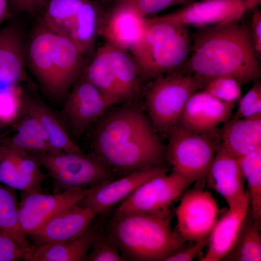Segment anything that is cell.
Returning <instances> with one entry per match:
<instances>
[{
    "instance_id": "29",
    "label": "cell",
    "mask_w": 261,
    "mask_h": 261,
    "mask_svg": "<svg viewBox=\"0 0 261 261\" xmlns=\"http://www.w3.org/2000/svg\"><path fill=\"white\" fill-rule=\"evenodd\" d=\"M248 188L254 223L259 225L261 218V147L237 158Z\"/></svg>"
},
{
    "instance_id": "1",
    "label": "cell",
    "mask_w": 261,
    "mask_h": 261,
    "mask_svg": "<svg viewBox=\"0 0 261 261\" xmlns=\"http://www.w3.org/2000/svg\"><path fill=\"white\" fill-rule=\"evenodd\" d=\"M259 60L249 28L242 18L198 28L191 35L189 57L181 72L203 83L220 76H230L241 85L261 76Z\"/></svg>"
},
{
    "instance_id": "41",
    "label": "cell",
    "mask_w": 261,
    "mask_h": 261,
    "mask_svg": "<svg viewBox=\"0 0 261 261\" xmlns=\"http://www.w3.org/2000/svg\"><path fill=\"white\" fill-rule=\"evenodd\" d=\"M12 16L8 0H0V27L3 22Z\"/></svg>"
},
{
    "instance_id": "11",
    "label": "cell",
    "mask_w": 261,
    "mask_h": 261,
    "mask_svg": "<svg viewBox=\"0 0 261 261\" xmlns=\"http://www.w3.org/2000/svg\"><path fill=\"white\" fill-rule=\"evenodd\" d=\"M219 213L218 204L210 192L201 188L189 190L176 208L175 232L183 243L209 238Z\"/></svg>"
},
{
    "instance_id": "42",
    "label": "cell",
    "mask_w": 261,
    "mask_h": 261,
    "mask_svg": "<svg viewBox=\"0 0 261 261\" xmlns=\"http://www.w3.org/2000/svg\"><path fill=\"white\" fill-rule=\"evenodd\" d=\"M108 12L114 0H96Z\"/></svg>"
},
{
    "instance_id": "30",
    "label": "cell",
    "mask_w": 261,
    "mask_h": 261,
    "mask_svg": "<svg viewBox=\"0 0 261 261\" xmlns=\"http://www.w3.org/2000/svg\"><path fill=\"white\" fill-rule=\"evenodd\" d=\"M18 205L15 190L0 183V231L9 233L20 244L31 246L20 224Z\"/></svg>"
},
{
    "instance_id": "32",
    "label": "cell",
    "mask_w": 261,
    "mask_h": 261,
    "mask_svg": "<svg viewBox=\"0 0 261 261\" xmlns=\"http://www.w3.org/2000/svg\"><path fill=\"white\" fill-rule=\"evenodd\" d=\"M259 226L254 223L245 227V229L243 226L238 240L231 251H234L233 260L261 261V235Z\"/></svg>"
},
{
    "instance_id": "8",
    "label": "cell",
    "mask_w": 261,
    "mask_h": 261,
    "mask_svg": "<svg viewBox=\"0 0 261 261\" xmlns=\"http://www.w3.org/2000/svg\"><path fill=\"white\" fill-rule=\"evenodd\" d=\"M32 154L51 177L55 193L92 188L114 179L116 175L98 160L84 153Z\"/></svg>"
},
{
    "instance_id": "4",
    "label": "cell",
    "mask_w": 261,
    "mask_h": 261,
    "mask_svg": "<svg viewBox=\"0 0 261 261\" xmlns=\"http://www.w3.org/2000/svg\"><path fill=\"white\" fill-rule=\"evenodd\" d=\"M170 221V215L115 212L107 230L125 261H164L183 244Z\"/></svg>"
},
{
    "instance_id": "6",
    "label": "cell",
    "mask_w": 261,
    "mask_h": 261,
    "mask_svg": "<svg viewBox=\"0 0 261 261\" xmlns=\"http://www.w3.org/2000/svg\"><path fill=\"white\" fill-rule=\"evenodd\" d=\"M83 74L113 104L131 99L140 88L142 77L132 56L107 43L95 51Z\"/></svg>"
},
{
    "instance_id": "27",
    "label": "cell",
    "mask_w": 261,
    "mask_h": 261,
    "mask_svg": "<svg viewBox=\"0 0 261 261\" xmlns=\"http://www.w3.org/2000/svg\"><path fill=\"white\" fill-rule=\"evenodd\" d=\"M27 111L40 123L52 147L57 152L83 153L72 141L62 123L46 105L37 99L26 97Z\"/></svg>"
},
{
    "instance_id": "24",
    "label": "cell",
    "mask_w": 261,
    "mask_h": 261,
    "mask_svg": "<svg viewBox=\"0 0 261 261\" xmlns=\"http://www.w3.org/2000/svg\"><path fill=\"white\" fill-rule=\"evenodd\" d=\"M8 126L9 130L1 134L0 143L32 153H58L52 147L40 123L26 107L22 115Z\"/></svg>"
},
{
    "instance_id": "26",
    "label": "cell",
    "mask_w": 261,
    "mask_h": 261,
    "mask_svg": "<svg viewBox=\"0 0 261 261\" xmlns=\"http://www.w3.org/2000/svg\"><path fill=\"white\" fill-rule=\"evenodd\" d=\"M99 228V225H91L84 233L72 240L37 246L27 261H86Z\"/></svg>"
},
{
    "instance_id": "10",
    "label": "cell",
    "mask_w": 261,
    "mask_h": 261,
    "mask_svg": "<svg viewBox=\"0 0 261 261\" xmlns=\"http://www.w3.org/2000/svg\"><path fill=\"white\" fill-rule=\"evenodd\" d=\"M167 172L140 185L119 203L115 212L170 215V206L193 182L177 172Z\"/></svg>"
},
{
    "instance_id": "36",
    "label": "cell",
    "mask_w": 261,
    "mask_h": 261,
    "mask_svg": "<svg viewBox=\"0 0 261 261\" xmlns=\"http://www.w3.org/2000/svg\"><path fill=\"white\" fill-rule=\"evenodd\" d=\"M34 246L23 245L9 233L0 231V261H27Z\"/></svg>"
},
{
    "instance_id": "2",
    "label": "cell",
    "mask_w": 261,
    "mask_h": 261,
    "mask_svg": "<svg viewBox=\"0 0 261 261\" xmlns=\"http://www.w3.org/2000/svg\"><path fill=\"white\" fill-rule=\"evenodd\" d=\"M91 146L92 156L123 176L160 166L163 157L152 124L131 106L116 109L102 119L92 132Z\"/></svg>"
},
{
    "instance_id": "19",
    "label": "cell",
    "mask_w": 261,
    "mask_h": 261,
    "mask_svg": "<svg viewBox=\"0 0 261 261\" xmlns=\"http://www.w3.org/2000/svg\"><path fill=\"white\" fill-rule=\"evenodd\" d=\"M206 176L212 188L225 199L229 208L235 207L248 197L237 158L220 144Z\"/></svg>"
},
{
    "instance_id": "3",
    "label": "cell",
    "mask_w": 261,
    "mask_h": 261,
    "mask_svg": "<svg viewBox=\"0 0 261 261\" xmlns=\"http://www.w3.org/2000/svg\"><path fill=\"white\" fill-rule=\"evenodd\" d=\"M27 65L44 91L62 98L83 74L88 59L70 38L39 21L25 41Z\"/></svg>"
},
{
    "instance_id": "17",
    "label": "cell",
    "mask_w": 261,
    "mask_h": 261,
    "mask_svg": "<svg viewBox=\"0 0 261 261\" xmlns=\"http://www.w3.org/2000/svg\"><path fill=\"white\" fill-rule=\"evenodd\" d=\"M235 103L220 101L204 90L194 93L179 117L178 126L196 133L210 135L232 116Z\"/></svg>"
},
{
    "instance_id": "37",
    "label": "cell",
    "mask_w": 261,
    "mask_h": 261,
    "mask_svg": "<svg viewBox=\"0 0 261 261\" xmlns=\"http://www.w3.org/2000/svg\"><path fill=\"white\" fill-rule=\"evenodd\" d=\"M261 115V85L256 82L239 100L237 109L232 118H248Z\"/></svg>"
},
{
    "instance_id": "25",
    "label": "cell",
    "mask_w": 261,
    "mask_h": 261,
    "mask_svg": "<svg viewBox=\"0 0 261 261\" xmlns=\"http://www.w3.org/2000/svg\"><path fill=\"white\" fill-rule=\"evenodd\" d=\"M107 12L97 0H86L78 13L71 39L87 59L95 51V42L101 35Z\"/></svg>"
},
{
    "instance_id": "33",
    "label": "cell",
    "mask_w": 261,
    "mask_h": 261,
    "mask_svg": "<svg viewBox=\"0 0 261 261\" xmlns=\"http://www.w3.org/2000/svg\"><path fill=\"white\" fill-rule=\"evenodd\" d=\"M202 90L228 102L235 103L241 95V85L230 76H217L206 80L203 83Z\"/></svg>"
},
{
    "instance_id": "43",
    "label": "cell",
    "mask_w": 261,
    "mask_h": 261,
    "mask_svg": "<svg viewBox=\"0 0 261 261\" xmlns=\"http://www.w3.org/2000/svg\"><path fill=\"white\" fill-rule=\"evenodd\" d=\"M249 0L256 1V2H257L259 3H261V0Z\"/></svg>"
},
{
    "instance_id": "14",
    "label": "cell",
    "mask_w": 261,
    "mask_h": 261,
    "mask_svg": "<svg viewBox=\"0 0 261 261\" xmlns=\"http://www.w3.org/2000/svg\"><path fill=\"white\" fill-rule=\"evenodd\" d=\"M113 105L82 74L72 86L62 113L74 136H81Z\"/></svg>"
},
{
    "instance_id": "9",
    "label": "cell",
    "mask_w": 261,
    "mask_h": 261,
    "mask_svg": "<svg viewBox=\"0 0 261 261\" xmlns=\"http://www.w3.org/2000/svg\"><path fill=\"white\" fill-rule=\"evenodd\" d=\"M167 156L173 171L193 182L206 175L218 145L210 135L193 132L178 125L168 133Z\"/></svg>"
},
{
    "instance_id": "13",
    "label": "cell",
    "mask_w": 261,
    "mask_h": 261,
    "mask_svg": "<svg viewBox=\"0 0 261 261\" xmlns=\"http://www.w3.org/2000/svg\"><path fill=\"white\" fill-rule=\"evenodd\" d=\"M90 188L62 191L48 195L41 192H22L18 205L22 229L27 235L31 236L54 216L77 204Z\"/></svg>"
},
{
    "instance_id": "12",
    "label": "cell",
    "mask_w": 261,
    "mask_h": 261,
    "mask_svg": "<svg viewBox=\"0 0 261 261\" xmlns=\"http://www.w3.org/2000/svg\"><path fill=\"white\" fill-rule=\"evenodd\" d=\"M259 3L249 0H203L193 2L160 19L197 28L209 27L231 19L242 18Z\"/></svg>"
},
{
    "instance_id": "35",
    "label": "cell",
    "mask_w": 261,
    "mask_h": 261,
    "mask_svg": "<svg viewBox=\"0 0 261 261\" xmlns=\"http://www.w3.org/2000/svg\"><path fill=\"white\" fill-rule=\"evenodd\" d=\"M194 0H114L110 7H127L130 8L142 16H147L159 13L169 7L186 5Z\"/></svg>"
},
{
    "instance_id": "23",
    "label": "cell",
    "mask_w": 261,
    "mask_h": 261,
    "mask_svg": "<svg viewBox=\"0 0 261 261\" xmlns=\"http://www.w3.org/2000/svg\"><path fill=\"white\" fill-rule=\"evenodd\" d=\"M221 130V146L235 158L247 155L261 147V115L230 118Z\"/></svg>"
},
{
    "instance_id": "5",
    "label": "cell",
    "mask_w": 261,
    "mask_h": 261,
    "mask_svg": "<svg viewBox=\"0 0 261 261\" xmlns=\"http://www.w3.org/2000/svg\"><path fill=\"white\" fill-rule=\"evenodd\" d=\"M142 39L130 52L141 77L154 79L180 71L191 50V35L188 27L146 17Z\"/></svg>"
},
{
    "instance_id": "39",
    "label": "cell",
    "mask_w": 261,
    "mask_h": 261,
    "mask_svg": "<svg viewBox=\"0 0 261 261\" xmlns=\"http://www.w3.org/2000/svg\"><path fill=\"white\" fill-rule=\"evenodd\" d=\"M11 14L20 12L34 13L40 10L45 0H8Z\"/></svg>"
},
{
    "instance_id": "38",
    "label": "cell",
    "mask_w": 261,
    "mask_h": 261,
    "mask_svg": "<svg viewBox=\"0 0 261 261\" xmlns=\"http://www.w3.org/2000/svg\"><path fill=\"white\" fill-rule=\"evenodd\" d=\"M209 238L195 242L189 247L179 249L166 258L164 261H192L208 244Z\"/></svg>"
},
{
    "instance_id": "7",
    "label": "cell",
    "mask_w": 261,
    "mask_h": 261,
    "mask_svg": "<svg viewBox=\"0 0 261 261\" xmlns=\"http://www.w3.org/2000/svg\"><path fill=\"white\" fill-rule=\"evenodd\" d=\"M197 77L180 71L154 79L146 94V105L152 125L160 134H168L177 125L189 98L202 89Z\"/></svg>"
},
{
    "instance_id": "21",
    "label": "cell",
    "mask_w": 261,
    "mask_h": 261,
    "mask_svg": "<svg viewBox=\"0 0 261 261\" xmlns=\"http://www.w3.org/2000/svg\"><path fill=\"white\" fill-rule=\"evenodd\" d=\"M250 205L249 197L218 219L208 240V247L200 261H218L224 259L235 246L246 220Z\"/></svg>"
},
{
    "instance_id": "16",
    "label": "cell",
    "mask_w": 261,
    "mask_h": 261,
    "mask_svg": "<svg viewBox=\"0 0 261 261\" xmlns=\"http://www.w3.org/2000/svg\"><path fill=\"white\" fill-rule=\"evenodd\" d=\"M167 169L161 166L138 170L91 188L77 204L88 208L95 214H103L119 203L137 188Z\"/></svg>"
},
{
    "instance_id": "22",
    "label": "cell",
    "mask_w": 261,
    "mask_h": 261,
    "mask_svg": "<svg viewBox=\"0 0 261 261\" xmlns=\"http://www.w3.org/2000/svg\"><path fill=\"white\" fill-rule=\"evenodd\" d=\"M25 41L16 24L0 29V87L18 85L26 80Z\"/></svg>"
},
{
    "instance_id": "15",
    "label": "cell",
    "mask_w": 261,
    "mask_h": 261,
    "mask_svg": "<svg viewBox=\"0 0 261 261\" xmlns=\"http://www.w3.org/2000/svg\"><path fill=\"white\" fill-rule=\"evenodd\" d=\"M34 155L0 142V183L22 192H41L45 175Z\"/></svg>"
},
{
    "instance_id": "18",
    "label": "cell",
    "mask_w": 261,
    "mask_h": 261,
    "mask_svg": "<svg viewBox=\"0 0 261 261\" xmlns=\"http://www.w3.org/2000/svg\"><path fill=\"white\" fill-rule=\"evenodd\" d=\"M95 213L77 204L61 211L30 236L34 248L41 245L66 242L84 233L91 225Z\"/></svg>"
},
{
    "instance_id": "31",
    "label": "cell",
    "mask_w": 261,
    "mask_h": 261,
    "mask_svg": "<svg viewBox=\"0 0 261 261\" xmlns=\"http://www.w3.org/2000/svg\"><path fill=\"white\" fill-rule=\"evenodd\" d=\"M26 97L18 85L0 87V124L8 126L25 110Z\"/></svg>"
},
{
    "instance_id": "34",
    "label": "cell",
    "mask_w": 261,
    "mask_h": 261,
    "mask_svg": "<svg viewBox=\"0 0 261 261\" xmlns=\"http://www.w3.org/2000/svg\"><path fill=\"white\" fill-rule=\"evenodd\" d=\"M86 261H125L107 230L100 227Z\"/></svg>"
},
{
    "instance_id": "40",
    "label": "cell",
    "mask_w": 261,
    "mask_h": 261,
    "mask_svg": "<svg viewBox=\"0 0 261 261\" xmlns=\"http://www.w3.org/2000/svg\"><path fill=\"white\" fill-rule=\"evenodd\" d=\"M251 27L249 28L256 54L260 59L261 54V14L258 9H253Z\"/></svg>"
},
{
    "instance_id": "20",
    "label": "cell",
    "mask_w": 261,
    "mask_h": 261,
    "mask_svg": "<svg viewBox=\"0 0 261 261\" xmlns=\"http://www.w3.org/2000/svg\"><path fill=\"white\" fill-rule=\"evenodd\" d=\"M147 25L146 17L127 7H113L107 12L101 31L106 43L130 51L140 42Z\"/></svg>"
},
{
    "instance_id": "44",
    "label": "cell",
    "mask_w": 261,
    "mask_h": 261,
    "mask_svg": "<svg viewBox=\"0 0 261 261\" xmlns=\"http://www.w3.org/2000/svg\"><path fill=\"white\" fill-rule=\"evenodd\" d=\"M3 126L0 124V129ZM0 135L1 134H0Z\"/></svg>"
},
{
    "instance_id": "28",
    "label": "cell",
    "mask_w": 261,
    "mask_h": 261,
    "mask_svg": "<svg viewBox=\"0 0 261 261\" xmlns=\"http://www.w3.org/2000/svg\"><path fill=\"white\" fill-rule=\"evenodd\" d=\"M86 0H45L40 21L54 32L71 36L78 13Z\"/></svg>"
}]
</instances>
